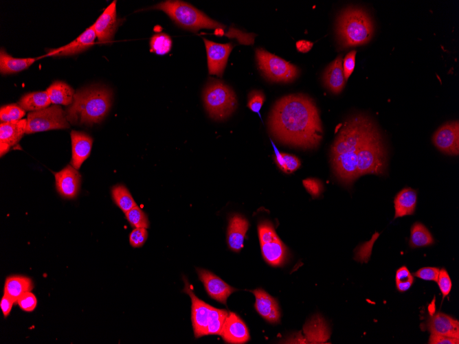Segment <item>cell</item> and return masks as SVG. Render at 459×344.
<instances>
[{"label": "cell", "instance_id": "obj_36", "mask_svg": "<svg viewBox=\"0 0 459 344\" xmlns=\"http://www.w3.org/2000/svg\"><path fill=\"white\" fill-rule=\"evenodd\" d=\"M125 214L131 227L134 228H148L149 221L148 217L137 205L131 209Z\"/></svg>", "mask_w": 459, "mask_h": 344}, {"label": "cell", "instance_id": "obj_16", "mask_svg": "<svg viewBox=\"0 0 459 344\" xmlns=\"http://www.w3.org/2000/svg\"><path fill=\"white\" fill-rule=\"evenodd\" d=\"M56 187L58 194L66 198H75L80 190L81 176L72 165H68L54 173Z\"/></svg>", "mask_w": 459, "mask_h": 344}, {"label": "cell", "instance_id": "obj_30", "mask_svg": "<svg viewBox=\"0 0 459 344\" xmlns=\"http://www.w3.org/2000/svg\"><path fill=\"white\" fill-rule=\"evenodd\" d=\"M51 103L47 91H44L26 93L18 104L25 111H36L48 107Z\"/></svg>", "mask_w": 459, "mask_h": 344}, {"label": "cell", "instance_id": "obj_28", "mask_svg": "<svg viewBox=\"0 0 459 344\" xmlns=\"http://www.w3.org/2000/svg\"><path fill=\"white\" fill-rule=\"evenodd\" d=\"M36 60L35 58H14L1 49L0 51V72L3 75L16 73L27 69Z\"/></svg>", "mask_w": 459, "mask_h": 344}, {"label": "cell", "instance_id": "obj_24", "mask_svg": "<svg viewBox=\"0 0 459 344\" xmlns=\"http://www.w3.org/2000/svg\"><path fill=\"white\" fill-rule=\"evenodd\" d=\"M342 62V56L339 55L328 65L323 74L324 86L334 93H340L345 85Z\"/></svg>", "mask_w": 459, "mask_h": 344}, {"label": "cell", "instance_id": "obj_8", "mask_svg": "<svg viewBox=\"0 0 459 344\" xmlns=\"http://www.w3.org/2000/svg\"><path fill=\"white\" fill-rule=\"evenodd\" d=\"M357 176L366 174H383L386 153L377 128L369 134L357 152Z\"/></svg>", "mask_w": 459, "mask_h": 344}, {"label": "cell", "instance_id": "obj_3", "mask_svg": "<svg viewBox=\"0 0 459 344\" xmlns=\"http://www.w3.org/2000/svg\"><path fill=\"white\" fill-rule=\"evenodd\" d=\"M111 92L103 87L78 91L65 114L68 122L92 124L100 122L111 106Z\"/></svg>", "mask_w": 459, "mask_h": 344}, {"label": "cell", "instance_id": "obj_11", "mask_svg": "<svg viewBox=\"0 0 459 344\" xmlns=\"http://www.w3.org/2000/svg\"><path fill=\"white\" fill-rule=\"evenodd\" d=\"M26 119V134L69 128L65 112L58 105L32 111Z\"/></svg>", "mask_w": 459, "mask_h": 344}, {"label": "cell", "instance_id": "obj_35", "mask_svg": "<svg viewBox=\"0 0 459 344\" xmlns=\"http://www.w3.org/2000/svg\"><path fill=\"white\" fill-rule=\"evenodd\" d=\"M25 115V111L15 104L2 106L0 108L1 123L21 120Z\"/></svg>", "mask_w": 459, "mask_h": 344}, {"label": "cell", "instance_id": "obj_5", "mask_svg": "<svg viewBox=\"0 0 459 344\" xmlns=\"http://www.w3.org/2000/svg\"><path fill=\"white\" fill-rule=\"evenodd\" d=\"M185 287L183 292L188 294L192 301L191 321L194 334L196 338L205 335L219 334L228 315L227 311L219 309L199 299L190 288L188 281L183 278Z\"/></svg>", "mask_w": 459, "mask_h": 344}, {"label": "cell", "instance_id": "obj_38", "mask_svg": "<svg viewBox=\"0 0 459 344\" xmlns=\"http://www.w3.org/2000/svg\"><path fill=\"white\" fill-rule=\"evenodd\" d=\"M265 95L261 91L253 90L248 95V108L260 116V111L265 102Z\"/></svg>", "mask_w": 459, "mask_h": 344}, {"label": "cell", "instance_id": "obj_27", "mask_svg": "<svg viewBox=\"0 0 459 344\" xmlns=\"http://www.w3.org/2000/svg\"><path fill=\"white\" fill-rule=\"evenodd\" d=\"M33 287V282L30 278L22 275H13L6 278L3 292L4 295L16 303L22 295L31 291Z\"/></svg>", "mask_w": 459, "mask_h": 344}, {"label": "cell", "instance_id": "obj_39", "mask_svg": "<svg viewBox=\"0 0 459 344\" xmlns=\"http://www.w3.org/2000/svg\"><path fill=\"white\" fill-rule=\"evenodd\" d=\"M436 282L444 299L449 295L452 287L451 278L445 268H443L439 271Z\"/></svg>", "mask_w": 459, "mask_h": 344}, {"label": "cell", "instance_id": "obj_12", "mask_svg": "<svg viewBox=\"0 0 459 344\" xmlns=\"http://www.w3.org/2000/svg\"><path fill=\"white\" fill-rule=\"evenodd\" d=\"M436 147L442 152L458 155L459 152V124L447 122L434 133L432 138Z\"/></svg>", "mask_w": 459, "mask_h": 344}, {"label": "cell", "instance_id": "obj_46", "mask_svg": "<svg viewBox=\"0 0 459 344\" xmlns=\"http://www.w3.org/2000/svg\"><path fill=\"white\" fill-rule=\"evenodd\" d=\"M15 303L10 297L3 294L1 301L0 307L5 317H8L11 312L13 304Z\"/></svg>", "mask_w": 459, "mask_h": 344}, {"label": "cell", "instance_id": "obj_40", "mask_svg": "<svg viewBox=\"0 0 459 344\" xmlns=\"http://www.w3.org/2000/svg\"><path fill=\"white\" fill-rule=\"evenodd\" d=\"M20 308L25 312L33 311L37 305V299L31 292H27L22 295L16 301Z\"/></svg>", "mask_w": 459, "mask_h": 344}, {"label": "cell", "instance_id": "obj_42", "mask_svg": "<svg viewBox=\"0 0 459 344\" xmlns=\"http://www.w3.org/2000/svg\"><path fill=\"white\" fill-rule=\"evenodd\" d=\"M306 191L314 198L318 197L323 192V184L317 179L309 178L303 180Z\"/></svg>", "mask_w": 459, "mask_h": 344}, {"label": "cell", "instance_id": "obj_34", "mask_svg": "<svg viewBox=\"0 0 459 344\" xmlns=\"http://www.w3.org/2000/svg\"><path fill=\"white\" fill-rule=\"evenodd\" d=\"M172 45L171 38L165 33L156 34L150 40V51L158 55L168 54L170 51Z\"/></svg>", "mask_w": 459, "mask_h": 344}, {"label": "cell", "instance_id": "obj_17", "mask_svg": "<svg viewBox=\"0 0 459 344\" xmlns=\"http://www.w3.org/2000/svg\"><path fill=\"white\" fill-rule=\"evenodd\" d=\"M221 336L227 343L242 344L250 339L248 328L234 312H230L224 322Z\"/></svg>", "mask_w": 459, "mask_h": 344}, {"label": "cell", "instance_id": "obj_9", "mask_svg": "<svg viewBox=\"0 0 459 344\" xmlns=\"http://www.w3.org/2000/svg\"><path fill=\"white\" fill-rule=\"evenodd\" d=\"M256 58L259 69L271 81L289 82L299 75L300 70L295 65L262 48L256 49Z\"/></svg>", "mask_w": 459, "mask_h": 344}, {"label": "cell", "instance_id": "obj_18", "mask_svg": "<svg viewBox=\"0 0 459 344\" xmlns=\"http://www.w3.org/2000/svg\"><path fill=\"white\" fill-rule=\"evenodd\" d=\"M27 119L0 124L1 157L15 146L26 132Z\"/></svg>", "mask_w": 459, "mask_h": 344}, {"label": "cell", "instance_id": "obj_45", "mask_svg": "<svg viewBox=\"0 0 459 344\" xmlns=\"http://www.w3.org/2000/svg\"><path fill=\"white\" fill-rule=\"evenodd\" d=\"M428 343L429 344H458L459 339L431 334Z\"/></svg>", "mask_w": 459, "mask_h": 344}, {"label": "cell", "instance_id": "obj_37", "mask_svg": "<svg viewBox=\"0 0 459 344\" xmlns=\"http://www.w3.org/2000/svg\"><path fill=\"white\" fill-rule=\"evenodd\" d=\"M396 286L401 293L407 291L412 286L414 278L405 266L400 267L396 272Z\"/></svg>", "mask_w": 459, "mask_h": 344}, {"label": "cell", "instance_id": "obj_25", "mask_svg": "<svg viewBox=\"0 0 459 344\" xmlns=\"http://www.w3.org/2000/svg\"><path fill=\"white\" fill-rule=\"evenodd\" d=\"M416 203V192L410 187L403 188L396 195L394 200V218L412 215Z\"/></svg>", "mask_w": 459, "mask_h": 344}, {"label": "cell", "instance_id": "obj_6", "mask_svg": "<svg viewBox=\"0 0 459 344\" xmlns=\"http://www.w3.org/2000/svg\"><path fill=\"white\" fill-rule=\"evenodd\" d=\"M151 8L164 11L179 26L193 32L201 28L223 29L225 27L192 5L182 1H165Z\"/></svg>", "mask_w": 459, "mask_h": 344}, {"label": "cell", "instance_id": "obj_19", "mask_svg": "<svg viewBox=\"0 0 459 344\" xmlns=\"http://www.w3.org/2000/svg\"><path fill=\"white\" fill-rule=\"evenodd\" d=\"M425 327L431 334L459 339V322L447 314L439 312L432 314Z\"/></svg>", "mask_w": 459, "mask_h": 344}, {"label": "cell", "instance_id": "obj_20", "mask_svg": "<svg viewBox=\"0 0 459 344\" xmlns=\"http://www.w3.org/2000/svg\"><path fill=\"white\" fill-rule=\"evenodd\" d=\"M96 35L91 25L69 43L50 50L45 56H68L82 52L94 44Z\"/></svg>", "mask_w": 459, "mask_h": 344}, {"label": "cell", "instance_id": "obj_21", "mask_svg": "<svg viewBox=\"0 0 459 344\" xmlns=\"http://www.w3.org/2000/svg\"><path fill=\"white\" fill-rule=\"evenodd\" d=\"M256 297L255 308L258 313L267 321L278 323L280 312L277 301L261 288L251 290Z\"/></svg>", "mask_w": 459, "mask_h": 344}, {"label": "cell", "instance_id": "obj_43", "mask_svg": "<svg viewBox=\"0 0 459 344\" xmlns=\"http://www.w3.org/2000/svg\"><path fill=\"white\" fill-rule=\"evenodd\" d=\"M440 269L437 267H423L414 273V275L418 278L426 281L436 282Z\"/></svg>", "mask_w": 459, "mask_h": 344}, {"label": "cell", "instance_id": "obj_14", "mask_svg": "<svg viewBox=\"0 0 459 344\" xmlns=\"http://www.w3.org/2000/svg\"><path fill=\"white\" fill-rule=\"evenodd\" d=\"M116 2L113 1L92 25L98 41L107 43L112 41L120 20L117 18Z\"/></svg>", "mask_w": 459, "mask_h": 344}, {"label": "cell", "instance_id": "obj_10", "mask_svg": "<svg viewBox=\"0 0 459 344\" xmlns=\"http://www.w3.org/2000/svg\"><path fill=\"white\" fill-rule=\"evenodd\" d=\"M258 233L265 262L273 266L283 265L288 257V250L277 236L271 222L268 220L260 222L258 225Z\"/></svg>", "mask_w": 459, "mask_h": 344}, {"label": "cell", "instance_id": "obj_47", "mask_svg": "<svg viewBox=\"0 0 459 344\" xmlns=\"http://www.w3.org/2000/svg\"><path fill=\"white\" fill-rule=\"evenodd\" d=\"M313 47V43L306 40H300L296 43L297 49L302 53L308 52Z\"/></svg>", "mask_w": 459, "mask_h": 344}, {"label": "cell", "instance_id": "obj_13", "mask_svg": "<svg viewBox=\"0 0 459 344\" xmlns=\"http://www.w3.org/2000/svg\"><path fill=\"white\" fill-rule=\"evenodd\" d=\"M203 41L206 48L209 73L222 76L228 57L233 49V44L216 43L206 38H203Z\"/></svg>", "mask_w": 459, "mask_h": 344}, {"label": "cell", "instance_id": "obj_22", "mask_svg": "<svg viewBox=\"0 0 459 344\" xmlns=\"http://www.w3.org/2000/svg\"><path fill=\"white\" fill-rule=\"evenodd\" d=\"M72 157L71 165L78 170L89 157L93 144L92 138L84 132H71Z\"/></svg>", "mask_w": 459, "mask_h": 344}, {"label": "cell", "instance_id": "obj_15", "mask_svg": "<svg viewBox=\"0 0 459 344\" xmlns=\"http://www.w3.org/2000/svg\"><path fill=\"white\" fill-rule=\"evenodd\" d=\"M197 272L209 296L224 305H226L228 297L237 290L209 271L197 268Z\"/></svg>", "mask_w": 459, "mask_h": 344}, {"label": "cell", "instance_id": "obj_41", "mask_svg": "<svg viewBox=\"0 0 459 344\" xmlns=\"http://www.w3.org/2000/svg\"><path fill=\"white\" fill-rule=\"evenodd\" d=\"M148 231L145 228H134L129 235L130 244L134 248L141 247L146 242Z\"/></svg>", "mask_w": 459, "mask_h": 344}, {"label": "cell", "instance_id": "obj_29", "mask_svg": "<svg viewBox=\"0 0 459 344\" xmlns=\"http://www.w3.org/2000/svg\"><path fill=\"white\" fill-rule=\"evenodd\" d=\"M46 91L51 102L54 104L68 106L73 102L74 91L69 85L64 82L55 81L47 89Z\"/></svg>", "mask_w": 459, "mask_h": 344}, {"label": "cell", "instance_id": "obj_32", "mask_svg": "<svg viewBox=\"0 0 459 344\" xmlns=\"http://www.w3.org/2000/svg\"><path fill=\"white\" fill-rule=\"evenodd\" d=\"M274 149V160L279 168L285 173L290 174L297 170L301 165L300 159L290 154L280 152L271 141Z\"/></svg>", "mask_w": 459, "mask_h": 344}, {"label": "cell", "instance_id": "obj_26", "mask_svg": "<svg viewBox=\"0 0 459 344\" xmlns=\"http://www.w3.org/2000/svg\"><path fill=\"white\" fill-rule=\"evenodd\" d=\"M308 342L321 343L330 337V330L325 320L320 315L313 317L304 327Z\"/></svg>", "mask_w": 459, "mask_h": 344}, {"label": "cell", "instance_id": "obj_23", "mask_svg": "<svg viewBox=\"0 0 459 344\" xmlns=\"http://www.w3.org/2000/svg\"><path fill=\"white\" fill-rule=\"evenodd\" d=\"M248 227L247 220L241 215L234 214L229 218L227 242L232 251L238 252L242 249Z\"/></svg>", "mask_w": 459, "mask_h": 344}, {"label": "cell", "instance_id": "obj_33", "mask_svg": "<svg viewBox=\"0 0 459 344\" xmlns=\"http://www.w3.org/2000/svg\"><path fill=\"white\" fill-rule=\"evenodd\" d=\"M115 203L124 213L137 205L128 189L123 185H117L111 190Z\"/></svg>", "mask_w": 459, "mask_h": 344}, {"label": "cell", "instance_id": "obj_31", "mask_svg": "<svg viewBox=\"0 0 459 344\" xmlns=\"http://www.w3.org/2000/svg\"><path fill=\"white\" fill-rule=\"evenodd\" d=\"M434 243L429 231L422 223L416 222L411 227L410 246L412 248L428 246Z\"/></svg>", "mask_w": 459, "mask_h": 344}, {"label": "cell", "instance_id": "obj_2", "mask_svg": "<svg viewBox=\"0 0 459 344\" xmlns=\"http://www.w3.org/2000/svg\"><path fill=\"white\" fill-rule=\"evenodd\" d=\"M375 126L366 116L356 115L340 129L331 148V161L339 181L350 185L357 176V152Z\"/></svg>", "mask_w": 459, "mask_h": 344}, {"label": "cell", "instance_id": "obj_4", "mask_svg": "<svg viewBox=\"0 0 459 344\" xmlns=\"http://www.w3.org/2000/svg\"><path fill=\"white\" fill-rule=\"evenodd\" d=\"M374 32L371 18L361 8L348 7L340 12L336 23V36L340 47L368 42Z\"/></svg>", "mask_w": 459, "mask_h": 344}, {"label": "cell", "instance_id": "obj_44", "mask_svg": "<svg viewBox=\"0 0 459 344\" xmlns=\"http://www.w3.org/2000/svg\"><path fill=\"white\" fill-rule=\"evenodd\" d=\"M356 54V51H351L346 55L343 60L342 66L346 80L348 79L355 69Z\"/></svg>", "mask_w": 459, "mask_h": 344}, {"label": "cell", "instance_id": "obj_1", "mask_svg": "<svg viewBox=\"0 0 459 344\" xmlns=\"http://www.w3.org/2000/svg\"><path fill=\"white\" fill-rule=\"evenodd\" d=\"M271 135L280 142L304 149L315 148L322 139V126L313 100L304 94L278 100L269 115Z\"/></svg>", "mask_w": 459, "mask_h": 344}, {"label": "cell", "instance_id": "obj_7", "mask_svg": "<svg viewBox=\"0 0 459 344\" xmlns=\"http://www.w3.org/2000/svg\"><path fill=\"white\" fill-rule=\"evenodd\" d=\"M203 101L210 117L223 120L235 111L237 100L234 91L222 81L210 80L203 91Z\"/></svg>", "mask_w": 459, "mask_h": 344}]
</instances>
